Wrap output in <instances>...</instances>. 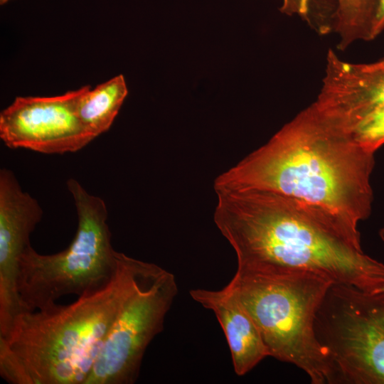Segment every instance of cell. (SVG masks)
Returning <instances> with one entry per match:
<instances>
[{
    "label": "cell",
    "mask_w": 384,
    "mask_h": 384,
    "mask_svg": "<svg viewBox=\"0 0 384 384\" xmlns=\"http://www.w3.org/2000/svg\"><path fill=\"white\" fill-rule=\"evenodd\" d=\"M214 222L238 269L306 270L334 284L384 289V263L366 254L358 225L322 206L253 188L217 189Z\"/></svg>",
    "instance_id": "6da1fadb"
},
{
    "label": "cell",
    "mask_w": 384,
    "mask_h": 384,
    "mask_svg": "<svg viewBox=\"0 0 384 384\" xmlns=\"http://www.w3.org/2000/svg\"><path fill=\"white\" fill-rule=\"evenodd\" d=\"M374 154L313 102L265 144L219 175L214 189L273 191L319 205L358 225L371 213Z\"/></svg>",
    "instance_id": "7a4b0ae2"
},
{
    "label": "cell",
    "mask_w": 384,
    "mask_h": 384,
    "mask_svg": "<svg viewBox=\"0 0 384 384\" xmlns=\"http://www.w3.org/2000/svg\"><path fill=\"white\" fill-rule=\"evenodd\" d=\"M111 279L73 303L19 314L0 337V374L12 384H85L132 284L139 260L117 252Z\"/></svg>",
    "instance_id": "3957f363"
},
{
    "label": "cell",
    "mask_w": 384,
    "mask_h": 384,
    "mask_svg": "<svg viewBox=\"0 0 384 384\" xmlns=\"http://www.w3.org/2000/svg\"><path fill=\"white\" fill-rule=\"evenodd\" d=\"M331 284L306 270L237 269L227 286L255 323L269 356L296 366L311 383L324 384L329 368L315 319Z\"/></svg>",
    "instance_id": "277c9868"
},
{
    "label": "cell",
    "mask_w": 384,
    "mask_h": 384,
    "mask_svg": "<svg viewBox=\"0 0 384 384\" xmlns=\"http://www.w3.org/2000/svg\"><path fill=\"white\" fill-rule=\"evenodd\" d=\"M78 216L75 237L64 250L42 255L29 245L22 255L17 289L22 312L50 307L64 295L83 294L107 284L115 273L107 209L75 179L67 181Z\"/></svg>",
    "instance_id": "5b68a950"
},
{
    "label": "cell",
    "mask_w": 384,
    "mask_h": 384,
    "mask_svg": "<svg viewBox=\"0 0 384 384\" xmlns=\"http://www.w3.org/2000/svg\"><path fill=\"white\" fill-rule=\"evenodd\" d=\"M329 384H384V290L331 284L315 319Z\"/></svg>",
    "instance_id": "8992f818"
},
{
    "label": "cell",
    "mask_w": 384,
    "mask_h": 384,
    "mask_svg": "<svg viewBox=\"0 0 384 384\" xmlns=\"http://www.w3.org/2000/svg\"><path fill=\"white\" fill-rule=\"evenodd\" d=\"M178 292L174 275L139 260L124 299L85 384H132L145 351L163 331L166 315Z\"/></svg>",
    "instance_id": "52a82bcc"
},
{
    "label": "cell",
    "mask_w": 384,
    "mask_h": 384,
    "mask_svg": "<svg viewBox=\"0 0 384 384\" xmlns=\"http://www.w3.org/2000/svg\"><path fill=\"white\" fill-rule=\"evenodd\" d=\"M84 86L50 97H16L0 113V138L11 149L43 154L75 152L96 137L78 113Z\"/></svg>",
    "instance_id": "ba28073f"
},
{
    "label": "cell",
    "mask_w": 384,
    "mask_h": 384,
    "mask_svg": "<svg viewBox=\"0 0 384 384\" xmlns=\"http://www.w3.org/2000/svg\"><path fill=\"white\" fill-rule=\"evenodd\" d=\"M38 201L24 191L14 172L0 170V336L21 313L17 289L19 262L30 235L43 217Z\"/></svg>",
    "instance_id": "9c48e42d"
},
{
    "label": "cell",
    "mask_w": 384,
    "mask_h": 384,
    "mask_svg": "<svg viewBox=\"0 0 384 384\" xmlns=\"http://www.w3.org/2000/svg\"><path fill=\"white\" fill-rule=\"evenodd\" d=\"M314 103L328 120L348 132L384 103V57L373 63H350L329 48L322 85Z\"/></svg>",
    "instance_id": "30bf717a"
},
{
    "label": "cell",
    "mask_w": 384,
    "mask_h": 384,
    "mask_svg": "<svg viewBox=\"0 0 384 384\" xmlns=\"http://www.w3.org/2000/svg\"><path fill=\"white\" fill-rule=\"evenodd\" d=\"M190 295L215 314L226 337L238 375H245L269 356L255 323L228 286L215 291L192 289Z\"/></svg>",
    "instance_id": "8fae6325"
},
{
    "label": "cell",
    "mask_w": 384,
    "mask_h": 384,
    "mask_svg": "<svg viewBox=\"0 0 384 384\" xmlns=\"http://www.w3.org/2000/svg\"><path fill=\"white\" fill-rule=\"evenodd\" d=\"M127 94V86L122 74L94 88L84 86L78 103V113L83 124L95 137L111 127Z\"/></svg>",
    "instance_id": "7c38bea8"
},
{
    "label": "cell",
    "mask_w": 384,
    "mask_h": 384,
    "mask_svg": "<svg viewBox=\"0 0 384 384\" xmlns=\"http://www.w3.org/2000/svg\"><path fill=\"white\" fill-rule=\"evenodd\" d=\"M379 0H337L334 28L338 49L344 50L358 41H371Z\"/></svg>",
    "instance_id": "4fadbf2b"
},
{
    "label": "cell",
    "mask_w": 384,
    "mask_h": 384,
    "mask_svg": "<svg viewBox=\"0 0 384 384\" xmlns=\"http://www.w3.org/2000/svg\"><path fill=\"white\" fill-rule=\"evenodd\" d=\"M347 133L363 147L375 153L384 144V103L362 117Z\"/></svg>",
    "instance_id": "5bb4252c"
},
{
    "label": "cell",
    "mask_w": 384,
    "mask_h": 384,
    "mask_svg": "<svg viewBox=\"0 0 384 384\" xmlns=\"http://www.w3.org/2000/svg\"><path fill=\"white\" fill-rule=\"evenodd\" d=\"M311 0H282L280 11L292 16L298 15L309 22V13Z\"/></svg>",
    "instance_id": "9a60e30c"
},
{
    "label": "cell",
    "mask_w": 384,
    "mask_h": 384,
    "mask_svg": "<svg viewBox=\"0 0 384 384\" xmlns=\"http://www.w3.org/2000/svg\"><path fill=\"white\" fill-rule=\"evenodd\" d=\"M384 30V0H379L375 17L374 19L370 39L378 37Z\"/></svg>",
    "instance_id": "2e32d148"
},
{
    "label": "cell",
    "mask_w": 384,
    "mask_h": 384,
    "mask_svg": "<svg viewBox=\"0 0 384 384\" xmlns=\"http://www.w3.org/2000/svg\"><path fill=\"white\" fill-rule=\"evenodd\" d=\"M379 236L380 239L384 242V227H383L379 231Z\"/></svg>",
    "instance_id": "e0dca14e"
},
{
    "label": "cell",
    "mask_w": 384,
    "mask_h": 384,
    "mask_svg": "<svg viewBox=\"0 0 384 384\" xmlns=\"http://www.w3.org/2000/svg\"><path fill=\"white\" fill-rule=\"evenodd\" d=\"M11 0H0L1 4H4Z\"/></svg>",
    "instance_id": "ac0fdd59"
}]
</instances>
